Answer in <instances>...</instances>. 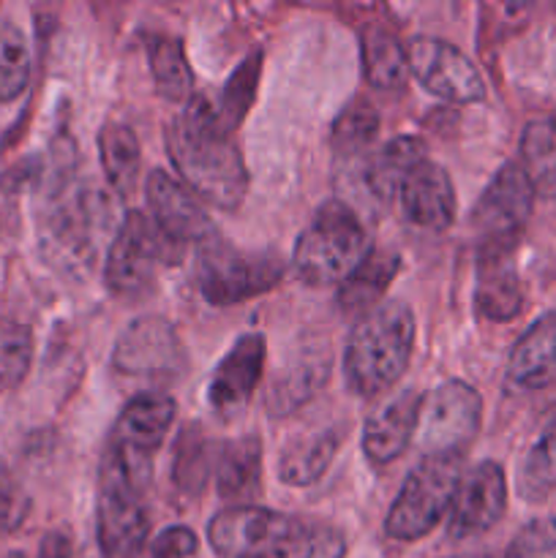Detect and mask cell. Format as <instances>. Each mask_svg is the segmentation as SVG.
Returning <instances> with one entry per match:
<instances>
[{"mask_svg":"<svg viewBox=\"0 0 556 558\" xmlns=\"http://www.w3.org/2000/svg\"><path fill=\"white\" fill-rule=\"evenodd\" d=\"M167 153L185 189L207 205L234 210L249 191V172L232 129L205 98H194L167 125Z\"/></svg>","mask_w":556,"mask_h":558,"instance_id":"1","label":"cell"},{"mask_svg":"<svg viewBox=\"0 0 556 558\" xmlns=\"http://www.w3.org/2000/svg\"><path fill=\"white\" fill-rule=\"evenodd\" d=\"M414 314L401 300H382L365 311L343 349V376L354 396L374 398L390 390L409 368L414 349Z\"/></svg>","mask_w":556,"mask_h":558,"instance_id":"2","label":"cell"},{"mask_svg":"<svg viewBox=\"0 0 556 558\" xmlns=\"http://www.w3.org/2000/svg\"><path fill=\"white\" fill-rule=\"evenodd\" d=\"M178 414L167 392H140L120 409L101 458V483L145 496L153 480V463L164 447Z\"/></svg>","mask_w":556,"mask_h":558,"instance_id":"3","label":"cell"},{"mask_svg":"<svg viewBox=\"0 0 556 558\" xmlns=\"http://www.w3.org/2000/svg\"><path fill=\"white\" fill-rule=\"evenodd\" d=\"M52 180L41 216L44 254L63 270H90L98 254V238L109 227V205L104 194L85 189L60 167Z\"/></svg>","mask_w":556,"mask_h":558,"instance_id":"4","label":"cell"},{"mask_svg":"<svg viewBox=\"0 0 556 558\" xmlns=\"http://www.w3.org/2000/svg\"><path fill=\"white\" fill-rule=\"evenodd\" d=\"M368 229L341 199L325 202L294 245V270L309 287L343 283L371 256Z\"/></svg>","mask_w":556,"mask_h":558,"instance_id":"5","label":"cell"},{"mask_svg":"<svg viewBox=\"0 0 556 558\" xmlns=\"http://www.w3.org/2000/svg\"><path fill=\"white\" fill-rule=\"evenodd\" d=\"M185 256L183 245L161 232L150 216L142 210L125 213L120 229L109 243L104 262V281L118 298H142L156 283L158 270L180 265Z\"/></svg>","mask_w":556,"mask_h":558,"instance_id":"6","label":"cell"},{"mask_svg":"<svg viewBox=\"0 0 556 558\" xmlns=\"http://www.w3.org/2000/svg\"><path fill=\"white\" fill-rule=\"evenodd\" d=\"M461 458L425 456L403 480L396 501L385 518V532L398 543L423 539L431 529L442 523L450 512L458 480H461Z\"/></svg>","mask_w":556,"mask_h":558,"instance_id":"7","label":"cell"},{"mask_svg":"<svg viewBox=\"0 0 556 558\" xmlns=\"http://www.w3.org/2000/svg\"><path fill=\"white\" fill-rule=\"evenodd\" d=\"M283 278L281 256L240 251L223 240L202 245L196 254V287L210 305H238L270 292Z\"/></svg>","mask_w":556,"mask_h":558,"instance_id":"8","label":"cell"},{"mask_svg":"<svg viewBox=\"0 0 556 558\" xmlns=\"http://www.w3.org/2000/svg\"><path fill=\"white\" fill-rule=\"evenodd\" d=\"M483 398L467 381H442L428 398H423L418 420V436L423 456L463 458L480 434Z\"/></svg>","mask_w":556,"mask_h":558,"instance_id":"9","label":"cell"},{"mask_svg":"<svg viewBox=\"0 0 556 558\" xmlns=\"http://www.w3.org/2000/svg\"><path fill=\"white\" fill-rule=\"evenodd\" d=\"M534 185L521 163H505L491 178L472 210L480 245H518L534 210Z\"/></svg>","mask_w":556,"mask_h":558,"instance_id":"10","label":"cell"},{"mask_svg":"<svg viewBox=\"0 0 556 558\" xmlns=\"http://www.w3.org/2000/svg\"><path fill=\"white\" fill-rule=\"evenodd\" d=\"M409 74L442 101L474 104L485 98V82L478 65L458 47L434 36H414L407 44Z\"/></svg>","mask_w":556,"mask_h":558,"instance_id":"11","label":"cell"},{"mask_svg":"<svg viewBox=\"0 0 556 558\" xmlns=\"http://www.w3.org/2000/svg\"><path fill=\"white\" fill-rule=\"evenodd\" d=\"M112 365L125 376L180 379L189 368V354L167 319L140 316L120 332L112 349Z\"/></svg>","mask_w":556,"mask_h":558,"instance_id":"12","label":"cell"},{"mask_svg":"<svg viewBox=\"0 0 556 558\" xmlns=\"http://www.w3.org/2000/svg\"><path fill=\"white\" fill-rule=\"evenodd\" d=\"M333 354L327 338L303 336L278 365L265 392V407L270 417H289L300 407L316 398L330 379Z\"/></svg>","mask_w":556,"mask_h":558,"instance_id":"13","label":"cell"},{"mask_svg":"<svg viewBox=\"0 0 556 558\" xmlns=\"http://www.w3.org/2000/svg\"><path fill=\"white\" fill-rule=\"evenodd\" d=\"M292 518L256 505H234L213 515L207 539L221 558H267L276 556L287 537Z\"/></svg>","mask_w":556,"mask_h":558,"instance_id":"14","label":"cell"},{"mask_svg":"<svg viewBox=\"0 0 556 558\" xmlns=\"http://www.w3.org/2000/svg\"><path fill=\"white\" fill-rule=\"evenodd\" d=\"M507 477L496 461H483L461 474L450 512L447 534L452 539H469L485 534L505 518Z\"/></svg>","mask_w":556,"mask_h":558,"instance_id":"15","label":"cell"},{"mask_svg":"<svg viewBox=\"0 0 556 558\" xmlns=\"http://www.w3.org/2000/svg\"><path fill=\"white\" fill-rule=\"evenodd\" d=\"M145 194L147 207H150V218L161 227V232L167 234V238H172L178 245L189 248V245L194 243L202 248V245L218 240L216 223L210 221L205 207H202L200 199H196L180 180H174L172 174H167L164 169H153V172L147 174Z\"/></svg>","mask_w":556,"mask_h":558,"instance_id":"16","label":"cell"},{"mask_svg":"<svg viewBox=\"0 0 556 558\" xmlns=\"http://www.w3.org/2000/svg\"><path fill=\"white\" fill-rule=\"evenodd\" d=\"M150 518L134 490L104 485L98 488L96 537L101 558H140L145 554Z\"/></svg>","mask_w":556,"mask_h":558,"instance_id":"17","label":"cell"},{"mask_svg":"<svg viewBox=\"0 0 556 558\" xmlns=\"http://www.w3.org/2000/svg\"><path fill=\"white\" fill-rule=\"evenodd\" d=\"M265 336L249 332V336L238 338L227 357L218 363L210 387H207V403L218 417L229 420L249 407L262 379V371H265Z\"/></svg>","mask_w":556,"mask_h":558,"instance_id":"18","label":"cell"},{"mask_svg":"<svg viewBox=\"0 0 556 558\" xmlns=\"http://www.w3.org/2000/svg\"><path fill=\"white\" fill-rule=\"evenodd\" d=\"M518 245H480L474 308L488 322H512L523 311L521 276L516 270Z\"/></svg>","mask_w":556,"mask_h":558,"instance_id":"19","label":"cell"},{"mask_svg":"<svg viewBox=\"0 0 556 558\" xmlns=\"http://www.w3.org/2000/svg\"><path fill=\"white\" fill-rule=\"evenodd\" d=\"M398 202L414 227L442 232L456 218V189L445 167L434 161H420L412 172L403 178L398 189Z\"/></svg>","mask_w":556,"mask_h":558,"instance_id":"20","label":"cell"},{"mask_svg":"<svg viewBox=\"0 0 556 558\" xmlns=\"http://www.w3.org/2000/svg\"><path fill=\"white\" fill-rule=\"evenodd\" d=\"M423 396L418 390H403L382 403L363 428V452L374 466H387L403 456L409 441L418 434Z\"/></svg>","mask_w":556,"mask_h":558,"instance_id":"21","label":"cell"},{"mask_svg":"<svg viewBox=\"0 0 556 558\" xmlns=\"http://www.w3.org/2000/svg\"><path fill=\"white\" fill-rule=\"evenodd\" d=\"M507 381L512 390L537 392L556 381V311L529 325L510 349Z\"/></svg>","mask_w":556,"mask_h":558,"instance_id":"22","label":"cell"},{"mask_svg":"<svg viewBox=\"0 0 556 558\" xmlns=\"http://www.w3.org/2000/svg\"><path fill=\"white\" fill-rule=\"evenodd\" d=\"M213 477L221 499L245 501L256 494L262 480V441L259 436L245 434L234 441L216 447Z\"/></svg>","mask_w":556,"mask_h":558,"instance_id":"23","label":"cell"},{"mask_svg":"<svg viewBox=\"0 0 556 558\" xmlns=\"http://www.w3.org/2000/svg\"><path fill=\"white\" fill-rule=\"evenodd\" d=\"M341 425L322 428L316 434L298 436V439L289 441L281 450V458H278V477H281V483L292 485V488L314 485L330 469L333 458L341 450Z\"/></svg>","mask_w":556,"mask_h":558,"instance_id":"24","label":"cell"},{"mask_svg":"<svg viewBox=\"0 0 556 558\" xmlns=\"http://www.w3.org/2000/svg\"><path fill=\"white\" fill-rule=\"evenodd\" d=\"M420 161H425L423 142L414 136H396L363 167L365 189L376 202H390L392 196H398L403 178Z\"/></svg>","mask_w":556,"mask_h":558,"instance_id":"25","label":"cell"},{"mask_svg":"<svg viewBox=\"0 0 556 558\" xmlns=\"http://www.w3.org/2000/svg\"><path fill=\"white\" fill-rule=\"evenodd\" d=\"M401 270V259L392 251H371L368 259L341 283V292H338V303L343 311H358L360 316L365 311L376 308L385 298L387 287L392 283V278Z\"/></svg>","mask_w":556,"mask_h":558,"instance_id":"26","label":"cell"},{"mask_svg":"<svg viewBox=\"0 0 556 558\" xmlns=\"http://www.w3.org/2000/svg\"><path fill=\"white\" fill-rule=\"evenodd\" d=\"M98 153H101V167L107 174V183L118 191L120 196H129L136 189L142 167L140 140L131 131V125L109 120L98 131Z\"/></svg>","mask_w":556,"mask_h":558,"instance_id":"27","label":"cell"},{"mask_svg":"<svg viewBox=\"0 0 556 558\" xmlns=\"http://www.w3.org/2000/svg\"><path fill=\"white\" fill-rule=\"evenodd\" d=\"M518 494L532 505L556 496V409L545 417L537 439L523 456L518 469Z\"/></svg>","mask_w":556,"mask_h":558,"instance_id":"28","label":"cell"},{"mask_svg":"<svg viewBox=\"0 0 556 558\" xmlns=\"http://www.w3.org/2000/svg\"><path fill=\"white\" fill-rule=\"evenodd\" d=\"M363 74L376 90H401L407 85V49L385 27L363 33Z\"/></svg>","mask_w":556,"mask_h":558,"instance_id":"29","label":"cell"},{"mask_svg":"<svg viewBox=\"0 0 556 558\" xmlns=\"http://www.w3.org/2000/svg\"><path fill=\"white\" fill-rule=\"evenodd\" d=\"M147 60H150L158 96H164L167 101H189L194 93V74L185 60L183 41L174 36H150L147 38Z\"/></svg>","mask_w":556,"mask_h":558,"instance_id":"30","label":"cell"},{"mask_svg":"<svg viewBox=\"0 0 556 558\" xmlns=\"http://www.w3.org/2000/svg\"><path fill=\"white\" fill-rule=\"evenodd\" d=\"M216 447L218 445L207 439L200 425H185L183 428L178 445H174L172 480L185 496H200L207 485L213 463H216Z\"/></svg>","mask_w":556,"mask_h":558,"instance_id":"31","label":"cell"},{"mask_svg":"<svg viewBox=\"0 0 556 558\" xmlns=\"http://www.w3.org/2000/svg\"><path fill=\"white\" fill-rule=\"evenodd\" d=\"M521 169L534 191H556V118L527 123L521 134Z\"/></svg>","mask_w":556,"mask_h":558,"instance_id":"32","label":"cell"},{"mask_svg":"<svg viewBox=\"0 0 556 558\" xmlns=\"http://www.w3.org/2000/svg\"><path fill=\"white\" fill-rule=\"evenodd\" d=\"M31 80V44L14 20H0V104L22 96Z\"/></svg>","mask_w":556,"mask_h":558,"instance_id":"33","label":"cell"},{"mask_svg":"<svg viewBox=\"0 0 556 558\" xmlns=\"http://www.w3.org/2000/svg\"><path fill=\"white\" fill-rule=\"evenodd\" d=\"M347 556V539L338 529L327 523L294 521L289 523L287 537L278 545L273 558H343Z\"/></svg>","mask_w":556,"mask_h":558,"instance_id":"34","label":"cell"},{"mask_svg":"<svg viewBox=\"0 0 556 558\" xmlns=\"http://www.w3.org/2000/svg\"><path fill=\"white\" fill-rule=\"evenodd\" d=\"M33 363V332L16 319H0V387L14 390Z\"/></svg>","mask_w":556,"mask_h":558,"instance_id":"35","label":"cell"},{"mask_svg":"<svg viewBox=\"0 0 556 558\" xmlns=\"http://www.w3.org/2000/svg\"><path fill=\"white\" fill-rule=\"evenodd\" d=\"M259 71H262V54L254 52L238 65V71H234L232 76H229L227 87H223L221 93V109H218V114H221L223 123H227L229 129H234V125L245 118L251 104H254Z\"/></svg>","mask_w":556,"mask_h":558,"instance_id":"36","label":"cell"},{"mask_svg":"<svg viewBox=\"0 0 556 558\" xmlns=\"http://www.w3.org/2000/svg\"><path fill=\"white\" fill-rule=\"evenodd\" d=\"M376 131H379V118L368 104H352L343 109L341 118L333 125V145L338 153L349 156L354 150H363L374 142Z\"/></svg>","mask_w":556,"mask_h":558,"instance_id":"37","label":"cell"},{"mask_svg":"<svg viewBox=\"0 0 556 558\" xmlns=\"http://www.w3.org/2000/svg\"><path fill=\"white\" fill-rule=\"evenodd\" d=\"M505 558H556V515L529 521L512 537Z\"/></svg>","mask_w":556,"mask_h":558,"instance_id":"38","label":"cell"},{"mask_svg":"<svg viewBox=\"0 0 556 558\" xmlns=\"http://www.w3.org/2000/svg\"><path fill=\"white\" fill-rule=\"evenodd\" d=\"M27 515V496L11 469L0 461V534L14 532Z\"/></svg>","mask_w":556,"mask_h":558,"instance_id":"39","label":"cell"},{"mask_svg":"<svg viewBox=\"0 0 556 558\" xmlns=\"http://www.w3.org/2000/svg\"><path fill=\"white\" fill-rule=\"evenodd\" d=\"M196 548H200L196 534L185 526L167 529V532L158 534L150 545V550L158 558H191L196 554Z\"/></svg>","mask_w":556,"mask_h":558,"instance_id":"40","label":"cell"},{"mask_svg":"<svg viewBox=\"0 0 556 558\" xmlns=\"http://www.w3.org/2000/svg\"><path fill=\"white\" fill-rule=\"evenodd\" d=\"M38 558H71V537L65 532L44 534L38 545Z\"/></svg>","mask_w":556,"mask_h":558,"instance_id":"41","label":"cell"},{"mask_svg":"<svg viewBox=\"0 0 556 558\" xmlns=\"http://www.w3.org/2000/svg\"><path fill=\"white\" fill-rule=\"evenodd\" d=\"M140 558H158V556H156V554H153V550H147V554H142Z\"/></svg>","mask_w":556,"mask_h":558,"instance_id":"42","label":"cell"},{"mask_svg":"<svg viewBox=\"0 0 556 558\" xmlns=\"http://www.w3.org/2000/svg\"><path fill=\"white\" fill-rule=\"evenodd\" d=\"M5 558H25L22 554H11V556H5Z\"/></svg>","mask_w":556,"mask_h":558,"instance_id":"43","label":"cell"},{"mask_svg":"<svg viewBox=\"0 0 556 558\" xmlns=\"http://www.w3.org/2000/svg\"><path fill=\"white\" fill-rule=\"evenodd\" d=\"M82 558H93V556H82Z\"/></svg>","mask_w":556,"mask_h":558,"instance_id":"44","label":"cell"}]
</instances>
